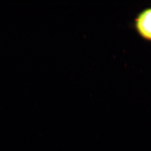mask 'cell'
I'll use <instances>...</instances> for the list:
<instances>
[{"label": "cell", "instance_id": "1", "mask_svg": "<svg viewBox=\"0 0 151 151\" xmlns=\"http://www.w3.org/2000/svg\"><path fill=\"white\" fill-rule=\"evenodd\" d=\"M138 32L145 38L151 40V9L143 12L137 20Z\"/></svg>", "mask_w": 151, "mask_h": 151}]
</instances>
